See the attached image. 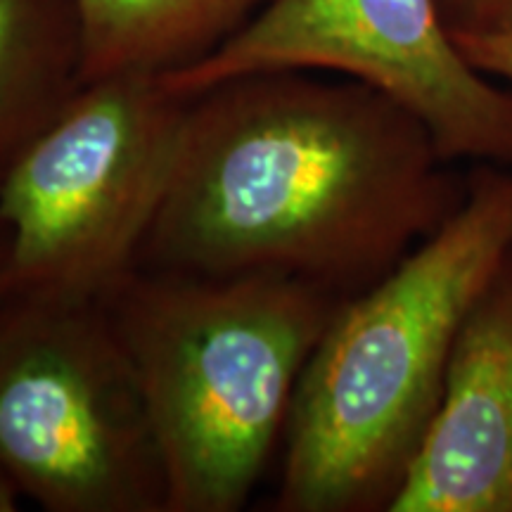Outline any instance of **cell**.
I'll return each instance as SVG.
<instances>
[{
  "label": "cell",
  "instance_id": "obj_1",
  "mask_svg": "<svg viewBox=\"0 0 512 512\" xmlns=\"http://www.w3.org/2000/svg\"><path fill=\"white\" fill-rule=\"evenodd\" d=\"M425 126L366 83L285 72L188 100L171 185L138 268L285 275L349 299L467 197Z\"/></svg>",
  "mask_w": 512,
  "mask_h": 512
},
{
  "label": "cell",
  "instance_id": "obj_2",
  "mask_svg": "<svg viewBox=\"0 0 512 512\" xmlns=\"http://www.w3.org/2000/svg\"><path fill=\"white\" fill-rule=\"evenodd\" d=\"M512 249V171L479 164L437 233L342 299L306 363L275 510L392 508L444 394L460 325Z\"/></svg>",
  "mask_w": 512,
  "mask_h": 512
},
{
  "label": "cell",
  "instance_id": "obj_3",
  "mask_svg": "<svg viewBox=\"0 0 512 512\" xmlns=\"http://www.w3.org/2000/svg\"><path fill=\"white\" fill-rule=\"evenodd\" d=\"M339 302L285 275L143 268L102 302L150 413L166 512L245 508Z\"/></svg>",
  "mask_w": 512,
  "mask_h": 512
},
{
  "label": "cell",
  "instance_id": "obj_4",
  "mask_svg": "<svg viewBox=\"0 0 512 512\" xmlns=\"http://www.w3.org/2000/svg\"><path fill=\"white\" fill-rule=\"evenodd\" d=\"M188 100L150 72L83 83L0 183L5 294L105 302L138 271Z\"/></svg>",
  "mask_w": 512,
  "mask_h": 512
},
{
  "label": "cell",
  "instance_id": "obj_5",
  "mask_svg": "<svg viewBox=\"0 0 512 512\" xmlns=\"http://www.w3.org/2000/svg\"><path fill=\"white\" fill-rule=\"evenodd\" d=\"M0 477L48 512H166L150 413L102 302L0 299Z\"/></svg>",
  "mask_w": 512,
  "mask_h": 512
},
{
  "label": "cell",
  "instance_id": "obj_6",
  "mask_svg": "<svg viewBox=\"0 0 512 512\" xmlns=\"http://www.w3.org/2000/svg\"><path fill=\"white\" fill-rule=\"evenodd\" d=\"M330 69L387 95L448 162L512 166V93L467 62L439 0H271L197 60L159 74L192 98L256 74Z\"/></svg>",
  "mask_w": 512,
  "mask_h": 512
},
{
  "label": "cell",
  "instance_id": "obj_7",
  "mask_svg": "<svg viewBox=\"0 0 512 512\" xmlns=\"http://www.w3.org/2000/svg\"><path fill=\"white\" fill-rule=\"evenodd\" d=\"M389 512H512V249L460 325L439 411Z\"/></svg>",
  "mask_w": 512,
  "mask_h": 512
},
{
  "label": "cell",
  "instance_id": "obj_8",
  "mask_svg": "<svg viewBox=\"0 0 512 512\" xmlns=\"http://www.w3.org/2000/svg\"><path fill=\"white\" fill-rule=\"evenodd\" d=\"M67 5L0 0V183L83 86L81 27H67Z\"/></svg>",
  "mask_w": 512,
  "mask_h": 512
},
{
  "label": "cell",
  "instance_id": "obj_9",
  "mask_svg": "<svg viewBox=\"0 0 512 512\" xmlns=\"http://www.w3.org/2000/svg\"><path fill=\"white\" fill-rule=\"evenodd\" d=\"M81 27L83 83L128 72L162 74L223 38L256 0H72Z\"/></svg>",
  "mask_w": 512,
  "mask_h": 512
},
{
  "label": "cell",
  "instance_id": "obj_10",
  "mask_svg": "<svg viewBox=\"0 0 512 512\" xmlns=\"http://www.w3.org/2000/svg\"><path fill=\"white\" fill-rule=\"evenodd\" d=\"M451 34L512 31V0H439Z\"/></svg>",
  "mask_w": 512,
  "mask_h": 512
},
{
  "label": "cell",
  "instance_id": "obj_11",
  "mask_svg": "<svg viewBox=\"0 0 512 512\" xmlns=\"http://www.w3.org/2000/svg\"><path fill=\"white\" fill-rule=\"evenodd\" d=\"M460 53L486 76L512 83V31L501 34H453Z\"/></svg>",
  "mask_w": 512,
  "mask_h": 512
},
{
  "label": "cell",
  "instance_id": "obj_12",
  "mask_svg": "<svg viewBox=\"0 0 512 512\" xmlns=\"http://www.w3.org/2000/svg\"><path fill=\"white\" fill-rule=\"evenodd\" d=\"M17 501H19V494L12 486L5 482L3 477H0V512H10V510H17Z\"/></svg>",
  "mask_w": 512,
  "mask_h": 512
},
{
  "label": "cell",
  "instance_id": "obj_13",
  "mask_svg": "<svg viewBox=\"0 0 512 512\" xmlns=\"http://www.w3.org/2000/svg\"><path fill=\"white\" fill-rule=\"evenodd\" d=\"M5 294V238L3 230H0V299Z\"/></svg>",
  "mask_w": 512,
  "mask_h": 512
}]
</instances>
